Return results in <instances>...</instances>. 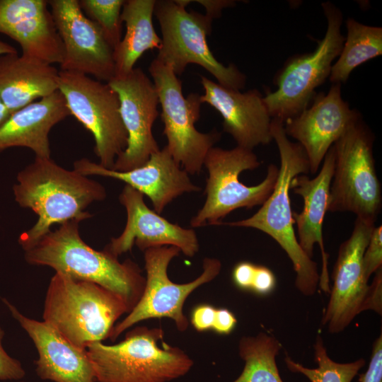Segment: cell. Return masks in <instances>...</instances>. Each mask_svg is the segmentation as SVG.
<instances>
[{"label":"cell","instance_id":"obj_1","mask_svg":"<svg viewBox=\"0 0 382 382\" xmlns=\"http://www.w3.org/2000/svg\"><path fill=\"white\" fill-rule=\"evenodd\" d=\"M13 192L20 207L37 216L33 226L19 236L18 243L24 251L50 232L52 225L91 218L93 215L86 208L107 196L98 182L74 169H65L50 158L39 157L18 172Z\"/></svg>","mask_w":382,"mask_h":382},{"label":"cell","instance_id":"obj_2","mask_svg":"<svg viewBox=\"0 0 382 382\" xmlns=\"http://www.w3.org/2000/svg\"><path fill=\"white\" fill-rule=\"evenodd\" d=\"M79 223L71 220L46 233L24 251L25 261L100 285L120 296L131 311L145 287L141 269L129 259L120 262L108 251H98L87 245L80 236Z\"/></svg>","mask_w":382,"mask_h":382},{"label":"cell","instance_id":"obj_3","mask_svg":"<svg viewBox=\"0 0 382 382\" xmlns=\"http://www.w3.org/2000/svg\"><path fill=\"white\" fill-rule=\"evenodd\" d=\"M271 134L280 158L278 178L272 193L250 217L221 224L255 228L272 238L293 264L296 288L303 295L312 296L316 291L320 274L317 264L303 251L295 235L289 196L292 179L310 173L308 159L301 145L289 139L280 120L272 119Z\"/></svg>","mask_w":382,"mask_h":382},{"label":"cell","instance_id":"obj_4","mask_svg":"<svg viewBox=\"0 0 382 382\" xmlns=\"http://www.w3.org/2000/svg\"><path fill=\"white\" fill-rule=\"evenodd\" d=\"M130 309L114 292L96 283L55 272L48 285L43 321L81 348L110 337Z\"/></svg>","mask_w":382,"mask_h":382},{"label":"cell","instance_id":"obj_5","mask_svg":"<svg viewBox=\"0 0 382 382\" xmlns=\"http://www.w3.org/2000/svg\"><path fill=\"white\" fill-rule=\"evenodd\" d=\"M161 328L137 327L113 345L90 344L87 353L96 382H168L186 374L193 361L183 350L158 341Z\"/></svg>","mask_w":382,"mask_h":382},{"label":"cell","instance_id":"obj_6","mask_svg":"<svg viewBox=\"0 0 382 382\" xmlns=\"http://www.w3.org/2000/svg\"><path fill=\"white\" fill-rule=\"evenodd\" d=\"M191 1L157 0L154 15L161 28V45L156 57L180 76L189 64H195L210 73L220 85L241 91L246 76L238 67L219 62L210 50L207 36L212 32L213 19L207 14L187 11Z\"/></svg>","mask_w":382,"mask_h":382},{"label":"cell","instance_id":"obj_7","mask_svg":"<svg viewBox=\"0 0 382 382\" xmlns=\"http://www.w3.org/2000/svg\"><path fill=\"white\" fill-rule=\"evenodd\" d=\"M374 135L359 119L333 144L335 166L330 212H349L375 224L382 207L381 185L373 154Z\"/></svg>","mask_w":382,"mask_h":382},{"label":"cell","instance_id":"obj_8","mask_svg":"<svg viewBox=\"0 0 382 382\" xmlns=\"http://www.w3.org/2000/svg\"><path fill=\"white\" fill-rule=\"evenodd\" d=\"M327 30L316 49L289 58L274 79L277 89L263 96L272 119L284 123L306 109L316 96V88L329 78L335 59L345 41L341 33L342 13L330 1L321 4Z\"/></svg>","mask_w":382,"mask_h":382},{"label":"cell","instance_id":"obj_9","mask_svg":"<svg viewBox=\"0 0 382 382\" xmlns=\"http://www.w3.org/2000/svg\"><path fill=\"white\" fill-rule=\"evenodd\" d=\"M260 163L252 150L238 146L231 149H210L204 161L208 173L206 199L190 219L191 227L221 224V220L237 209L262 205L275 186L279 168L270 164L265 179L256 185L248 186L239 180L243 171L255 170Z\"/></svg>","mask_w":382,"mask_h":382},{"label":"cell","instance_id":"obj_10","mask_svg":"<svg viewBox=\"0 0 382 382\" xmlns=\"http://www.w3.org/2000/svg\"><path fill=\"white\" fill-rule=\"evenodd\" d=\"M149 72L161 107L163 134L167 139L165 146L188 174H199L208 151L220 140L221 134L216 129L202 133L195 128L200 117L201 95L192 93L184 97L182 81L170 67L155 58Z\"/></svg>","mask_w":382,"mask_h":382},{"label":"cell","instance_id":"obj_11","mask_svg":"<svg viewBox=\"0 0 382 382\" xmlns=\"http://www.w3.org/2000/svg\"><path fill=\"white\" fill-rule=\"evenodd\" d=\"M58 91L63 95L70 115L93 135L98 163L112 169L128 139L117 93L107 82L62 70L59 71Z\"/></svg>","mask_w":382,"mask_h":382},{"label":"cell","instance_id":"obj_12","mask_svg":"<svg viewBox=\"0 0 382 382\" xmlns=\"http://www.w3.org/2000/svg\"><path fill=\"white\" fill-rule=\"evenodd\" d=\"M144 252L146 277L143 294L128 315L114 326L109 337L112 341L133 325L149 318H170L178 330L185 331L188 320L183 307L187 296L201 285L216 278L221 269L219 260L205 257L203 272L197 278L186 284H176L169 279L167 270L170 261L180 253L178 248L158 246Z\"/></svg>","mask_w":382,"mask_h":382},{"label":"cell","instance_id":"obj_13","mask_svg":"<svg viewBox=\"0 0 382 382\" xmlns=\"http://www.w3.org/2000/svg\"><path fill=\"white\" fill-rule=\"evenodd\" d=\"M108 83L118 95L128 135L127 147L116 158L112 170L128 171L143 166L160 150L152 132L159 116L158 96L153 81L139 67Z\"/></svg>","mask_w":382,"mask_h":382},{"label":"cell","instance_id":"obj_14","mask_svg":"<svg viewBox=\"0 0 382 382\" xmlns=\"http://www.w3.org/2000/svg\"><path fill=\"white\" fill-rule=\"evenodd\" d=\"M64 48L60 70L109 82L115 76L114 50L100 29L81 10L79 0H49Z\"/></svg>","mask_w":382,"mask_h":382},{"label":"cell","instance_id":"obj_15","mask_svg":"<svg viewBox=\"0 0 382 382\" xmlns=\"http://www.w3.org/2000/svg\"><path fill=\"white\" fill-rule=\"evenodd\" d=\"M375 224L356 218L349 238L341 243L333 267V286L322 319L330 333L343 331L364 311L370 285L362 259Z\"/></svg>","mask_w":382,"mask_h":382},{"label":"cell","instance_id":"obj_16","mask_svg":"<svg viewBox=\"0 0 382 382\" xmlns=\"http://www.w3.org/2000/svg\"><path fill=\"white\" fill-rule=\"evenodd\" d=\"M361 118L343 100L341 84L332 83L327 93L316 94L312 103L284 123L287 137L297 140L309 162L310 173L318 170L329 149L348 127Z\"/></svg>","mask_w":382,"mask_h":382},{"label":"cell","instance_id":"obj_17","mask_svg":"<svg viewBox=\"0 0 382 382\" xmlns=\"http://www.w3.org/2000/svg\"><path fill=\"white\" fill-rule=\"evenodd\" d=\"M119 201L126 210V225L122 233L112 238L104 250L116 257L130 251L134 245L142 251L172 245L187 257L198 253L199 245L195 231L171 223L149 209L140 192L125 185Z\"/></svg>","mask_w":382,"mask_h":382},{"label":"cell","instance_id":"obj_18","mask_svg":"<svg viewBox=\"0 0 382 382\" xmlns=\"http://www.w3.org/2000/svg\"><path fill=\"white\" fill-rule=\"evenodd\" d=\"M74 170L88 177L98 175L125 183L147 196L154 212L159 214L175 198L200 190L189 174L173 160L166 146L152 154L143 166L128 171L108 169L86 158L74 161Z\"/></svg>","mask_w":382,"mask_h":382},{"label":"cell","instance_id":"obj_19","mask_svg":"<svg viewBox=\"0 0 382 382\" xmlns=\"http://www.w3.org/2000/svg\"><path fill=\"white\" fill-rule=\"evenodd\" d=\"M200 79L204 90L200 96L202 103H208L221 115L224 131L233 137L238 146L253 151L273 140L272 118L257 89L243 93L204 76H200Z\"/></svg>","mask_w":382,"mask_h":382},{"label":"cell","instance_id":"obj_20","mask_svg":"<svg viewBox=\"0 0 382 382\" xmlns=\"http://www.w3.org/2000/svg\"><path fill=\"white\" fill-rule=\"evenodd\" d=\"M1 299L37 349L35 364L39 378L53 382H96L86 349L74 345L45 322L25 316L7 299Z\"/></svg>","mask_w":382,"mask_h":382},{"label":"cell","instance_id":"obj_21","mask_svg":"<svg viewBox=\"0 0 382 382\" xmlns=\"http://www.w3.org/2000/svg\"><path fill=\"white\" fill-rule=\"evenodd\" d=\"M0 33L17 42L23 55L52 65L63 60L62 42L47 1L0 0Z\"/></svg>","mask_w":382,"mask_h":382},{"label":"cell","instance_id":"obj_22","mask_svg":"<svg viewBox=\"0 0 382 382\" xmlns=\"http://www.w3.org/2000/svg\"><path fill=\"white\" fill-rule=\"evenodd\" d=\"M334 166L335 151L332 145L325 156L322 167L315 178H310L307 175L301 174L294 177L290 183V190L303 199L302 211L292 213L297 228V240L303 251L311 259L315 244L319 245L322 255L319 285L325 293H330V288L328 270L329 255L324 248L323 224L328 209Z\"/></svg>","mask_w":382,"mask_h":382},{"label":"cell","instance_id":"obj_23","mask_svg":"<svg viewBox=\"0 0 382 382\" xmlns=\"http://www.w3.org/2000/svg\"><path fill=\"white\" fill-rule=\"evenodd\" d=\"M69 115L59 91L21 108L0 127V153L12 147H25L35 157L50 158V132Z\"/></svg>","mask_w":382,"mask_h":382},{"label":"cell","instance_id":"obj_24","mask_svg":"<svg viewBox=\"0 0 382 382\" xmlns=\"http://www.w3.org/2000/svg\"><path fill=\"white\" fill-rule=\"evenodd\" d=\"M52 64L18 52L0 56V100L13 112L58 91Z\"/></svg>","mask_w":382,"mask_h":382},{"label":"cell","instance_id":"obj_25","mask_svg":"<svg viewBox=\"0 0 382 382\" xmlns=\"http://www.w3.org/2000/svg\"><path fill=\"white\" fill-rule=\"evenodd\" d=\"M156 1L125 0L121 20L125 24L126 31L114 50L115 77L131 72L145 52L160 48L161 39L153 23Z\"/></svg>","mask_w":382,"mask_h":382},{"label":"cell","instance_id":"obj_26","mask_svg":"<svg viewBox=\"0 0 382 382\" xmlns=\"http://www.w3.org/2000/svg\"><path fill=\"white\" fill-rule=\"evenodd\" d=\"M347 37L338 59L332 64L329 81L345 83L352 71L382 54V28L361 23L354 18L346 21Z\"/></svg>","mask_w":382,"mask_h":382},{"label":"cell","instance_id":"obj_27","mask_svg":"<svg viewBox=\"0 0 382 382\" xmlns=\"http://www.w3.org/2000/svg\"><path fill=\"white\" fill-rule=\"evenodd\" d=\"M281 347L274 336L265 332L242 337L238 351L245 366L233 382H283L275 360Z\"/></svg>","mask_w":382,"mask_h":382},{"label":"cell","instance_id":"obj_28","mask_svg":"<svg viewBox=\"0 0 382 382\" xmlns=\"http://www.w3.org/2000/svg\"><path fill=\"white\" fill-rule=\"evenodd\" d=\"M314 350L317 368L305 367L289 356L284 359L287 368L292 372L303 374L311 382H351L366 363L364 359L344 364L334 361L328 357L320 335L316 337Z\"/></svg>","mask_w":382,"mask_h":382},{"label":"cell","instance_id":"obj_29","mask_svg":"<svg viewBox=\"0 0 382 382\" xmlns=\"http://www.w3.org/2000/svg\"><path fill=\"white\" fill-rule=\"evenodd\" d=\"M84 14L100 29L115 50L122 37L121 12L125 0H79Z\"/></svg>","mask_w":382,"mask_h":382},{"label":"cell","instance_id":"obj_30","mask_svg":"<svg viewBox=\"0 0 382 382\" xmlns=\"http://www.w3.org/2000/svg\"><path fill=\"white\" fill-rule=\"evenodd\" d=\"M232 280L235 285L243 290H250L260 295L273 291L276 278L269 268L250 262L237 263L232 271Z\"/></svg>","mask_w":382,"mask_h":382},{"label":"cell","instance_id":"obj_31","mask_svg":"<svg viewBox=\"0 0 382 382\" xmlns=\"http://www.w3.org/2000/svg\"><path fill=\"white\" fill-rule=\"evenodd\" d=\"M365 277H370L382 266V226H374L362 259Z\"/></svg>","mask_w":382,"mask_h":382},{"label":"cell","instance_id":"obj_32","mask_svg":"<svg viewBox=\"0 0 382 382\" xmlns=\"http://www.w3.org/2000/svg\"><path fill=\"white\" fill-rule=\"evenodd\" d=\"M4 331L0 325V381H21L25 371L18 359L11 357L3 347Z\"/></svg>","mask_w":382,"mask_h":382},{"label":"cell","instance_id":"obj_33","mask_svg":"<svg viewBox=\"0 0 382 382\" xmlns=\"http://www.w3.org/2000/svg\"><path fill=\"white\" fill-rule=\"evenodd\" d=\"M360 382H382V335L373 345L369 366L366 371L359 376Z\"/></svg>","mask_w":382,"mask_h":382},{"label":"cell","instance_id":"obj_34","mask_svg":"<svg viewBox=\"0 0 382 382\" xmlns=\"http://www.w3.org/2000/svg\"><path fill=\"white\" fill-rule=\"evenodd\" d=\"M216 308L209 304L196 306L191 313V323L199 332L212 330Z\"/></svg>","mask_w":382,"mask_h":382},{"label":"cell","instance_id":"obj_35","mask_svg":"<svg viewBox=\"0 0 382 382\" xmlns=\"http://www.w3.org/2000/svg\"><path fill=\"white\" fill-rule=\"evenodd\" d=\"M382 270L380 268L375 272L373 282L370 284L369 295L365 303L364 311L372 310L381 314L382 311Z\"/></svg>","mask_w":382,"mask_h":382},{"label":"cell","instance_id":"obj_36","mask_svg":"<svg viewBox=\"0 0 382 382\" xmlns=\"http://www.w3.org/2000/svg\"><path fill=\"white\" fill-rule=\"evenodd\" d=\"M237 323L235 316L226 308L216 309L212 330L219 334H229Z\"/></svg>","mask_w":382,"mask_h":382},{"label":"cell","instance_id":"obj_37","mask_svg":"<svg viewBox=\"0 0 382 382\" xmlns=\"http://www.w3.org/2000/svg\"><path fill=\"white\" fill-rule=\"evenodd\" d=\"M195 1L203 5L207 11L205 14L213 20L221 16L224 8L233 6L236 4V1L232 0H200Z\"/></svg>","mask_w":382,"mask_h":382},{"label":"cell","instance_id":"obj_38","mask_svg":"<svg viewBox=\"0 0 382 382\" xmlns=\"http://www.w3.org/2000/svg\"><path fill=\"white\" fill-rule=\"evenodd\" d=\"M11 115V113L0 100V127L5 123Z\"/></svg>","mask_w":382,"mask_h":382},{"label":"cell","instance_id":"obj_39","mask_svg":"<svg viewBox=\"0 0 382 382\" xmlns=\"http://www.w3.org/2000/svg\"><path fill=\"white\" fill-rule=\"evenodd\" d=\"M16 52L14 47L0 40V56Z\"/></svg>","mask_w":382,"mask_h":382},{"label":"cell","instance_id":"obj_40","mask_svg":"<svg viewBox=\"0 0 382 382\" xmlns=\"http://www.w3.org/2000/svg\"><path fill=\"white\" fill-rule=\"evenodd\" d=\"M16 382H25V381L21 380V381H18Z\"/></svg>","mask_w":382,"mask_h":382}]
</instances>
